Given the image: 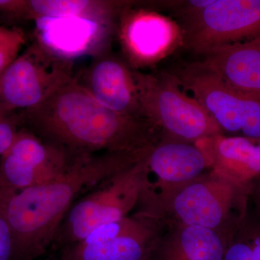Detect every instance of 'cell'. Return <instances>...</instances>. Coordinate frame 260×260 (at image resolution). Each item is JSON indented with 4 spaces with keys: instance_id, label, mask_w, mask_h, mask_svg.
<instances>
[{
    "instance_id": "9c48e42d",
    "label": "cell",
    "mask_w": 260,
    "mask_h": 260,
    "mask_svg": "<svg viewBox=\"0 0 260 260\" xmlns=\"http://www.w3.org/2000/svg\"><path fill=\"white\" fill-rule=\"evenodd\" d=\"M179 18L183 47L198 55L260 37V0H213Z\"/></svg>"
},
{
    "instance_id": "ac0fdd59",
    "label": "cell",
    "mask_w": 260,
    "mask_h": 260,
    "mask_svg": "<svg viewBox=\"0 0 260 260\" xmlns=\"http://www.w3.org/2000/svg\"><path fill=\"white\" fill-rule=\"evenodd\" d=\"M129 2L95 0H20L16 18L34 20L42 18L83 17L119 22Z\"/></svg>"
},
{
    "instance_id": "4fadbf2b",
    "label": "cell",
    "mask_w": 260,
    "mask_h": 260,
    "mask_svg": "<svg viewBox=\"0 0 260 260\" xmlns=\"http://www.w3.org/2000/svg\"><path fill=\"white\" fill-rule=\"evenodd\" d=\"M73 161L28 130H20L0 168L5 180L18 190L39 185L64 172Z\"/></svg>"
},
{
    "instance_id": "30bf717a",
    "label": "cell",
    "mask_w": 260,
    "mask_h": 260,
    "mask_svg": "<svg viewBox=\"0 0 260 260\" xmlns=\"http://www.w3.org/2000/svg\"><path fill=\"white\" fill-rule=\"evenodd\" d=\"M116 31L126 62L135 70L156 64L184 45L180 24L134 2L123 10Z\"/></svg>"
},
{
    "instance_id": "5b68a950",
    "label": "cell",
    "mask_w": 260,
    "mask_h": 260,
    "mask_svg": "<svg viewBox=\"0 0 260 260\" xmlns=\"http://www.w3.org/2000/svg\"><path fill=\"white\" fill-rule=\"evenodd\" d=\"M146 156L77 200L63 219L53 246L63 249L136 210L143 190Z\"/></svg>"
},
{
    "instance_id": "e0dca14e",
    "label": "cell",
    "mask_w": 260,
    "mask_h": 260,
    "mask_svg": "<svg viewBox=\"0 0 260 260\" xmlns=\"http://www.w3.org/2000/svg\"><path fill=\"white\" fill-rule=\"evenodd\" d=\"M211 160V171L241 184L260 177V140L219 134L195 142Z\"/></svg>"
},
{
    "instance_id": "277c9868",
    "label": "cell",
    "mask_w": 260,
    "mask_h": 260,
    "mask_svg": "<svg viewBox=\"0 0 260 260\" xmlns=\"http://www.w3.org/2000/svg\"><path fill=\"white\" fill-rule=\"evenodd\" d=\"M142 116L161 136L195 143L222 134L206 109L182 90L174 73L148 74L134 70Z\"/></svg>"
},
{
    "instance_id": "7c38bea8",
    "label": "cell",
    "mask_w": 260,
    "mask_h": 260,
    "mask_svg": "<svg viewBox=\"0 0 260 260\" xmlns=\"http://www.w3.org/2000/svg\"><path fill=\"white\" fill-rule=\"evenodd\" d=\"M36 22L37 42L65 60L104 52L118 22L83 17L42 18Z\"/></svg>"
},
{
    "instance_id": "cb8c5ba5",
    "label": "cell",
    "mask_w": 260,
    "mask_h": 260,
    "mask_svg": "<svg viewBox=\"0 0 260 260\" xmlns=\"http://www.w3.org/2000/svg\"><path fill=\"white\" fill-rule=\"evenodd\" d=\"M47 260H54V259H47Z\"/></svg>"
},
{
    "instance_id": "9a60e30c",
    "label": "cell",
    "mask_w": 260,
    "mask_h": 260,
    "mask_svg": "<svg viewBox=\"0 0 260 260\" xmlns=\"http://www.w3.org/2000/svg\"><path fill=\"white\" fill-rule=\"evenodd\" d=\"M201 62L233 88L260 101V37L215 48Z\"/></svg>"
},
{
    "instance_id": "603a6c76",
    "label": "cell",
    "mask_w": 260,
    "mask_h": 260,
    "mask_svg": "<svg viewBox=\"0 0 260 260\" xmlns=\"http://www.w3.org/2000/svg\"><path fill=\"white\" fill-rule=\"evenodd\" d=\"M249 200L254 204V211L260 215V177L249 183Z\"/></svg>"
},
{
    "instance_id": "52a82bcc",
    "label": "cell",
    "mask_w": 260,
    "mask_h": 260,
    "mask_svg": "<svg viewBox=\"0 0 260 260\" xmlns=\"http://www.w3.org/2000/svg\"><path fill=\"white\" fill-rule=\"evenodd\" d=\"M217 123L223 135L260 140V101L233 88L200 61L174 73Z\"/></svg>"
},
{
    "instance_id": "3957f363",
    "label": "cell",
    "mask_w": 260,
    "mask_h": 260,
    "mask_svg": "<svg viewBox=\"0 0 260 260\" xmlns=\"http://www.w3.org/2000/svg\"><path fill=\"white\" fill-rule=\"evenodd\" d=\"M249 184H241L213 171L158 197L142 207L167 223L198 225L229 239L245 217Z\"/></svg>"
},
{
    "instance_id": "8992f818",
    "label": "cell",
    "mask_w": 260,
    "mask_h": 260,
    "mask_svg": "<svg viewBox=\"0 0 260 260\" xmlns=\"http://www.w3.org/2000/svg\"><path fill=\"white\" fill-rule=\"evenodd\" d=\"M73 68L34 43L0 73V117L37 109L74 78Z\"/></svg>"
},
{
    "instance_id": "44dd1931",
    "label": "cell",
    "mask_w": 260,
    "mask_h": 260,
    "mask_svg": "<svg viewBox=\"0 0 260 260\" xmlns=\"http://www.w3.org/2000/svg\"><path fill=\"white\" fill-rule=\"evenodd\" d=\"M239 229L245 237L249 246V260H260V215L246 212Z\"/></svg>"
},
{
    "instance_id": "2e32d148",
    "label": "cell",
    "mask_w": 260,
    "mask_h": 260,
    "mask_svg": "<svg viewBox=\"0 0 260 260\" xmlns=\"http://www.w3.org/2000/svg\"><path fill=\"white\" fill-rule=\"evenodd\" d=\"M228 241L206 228L167 223L148 260H223Z\"/></svg>"
},
{
    "instance_id": "5bb4252c",
    "label": "cell",
    "mask_w": 260,
    "mask_h": 260,
    "mask_svg": "<svg viewBox=\"0 0 260 260\" xmlns=\"http://www.w3.org/2000/svg\"><path fill=\"white\" fill-rule=\"evenodd\" d=\"M80 83L107 109L143 118L134 70L126 61L105 51L98 54Z\"/></svg>"
},
{
    "instance_id": "6da1fadb",
    "label": "cell",
    "mask_w": 260,
    "mask_h": 260,
    "mask_svg": "<svg viewBox=\"0 0 260 260\" xmlns=\"http://www.w3.org/2000/svg\"><path fill=\"white\" fill-rule=\"evenodd\" d=\"M20 119L25 129L72 161L104 153L145 151L160 138L144 118L113 112L99 104L75 77Z\"/></svg>"
},
{
    "instance_id": "7402d4cb",
    "label": "cell",
    "mask_w": 260,
    "mask_h": 260,
    "mask_svg": "<svg viewBox=\"0 0 260 260\" xmlns=\"http://www.w3.org/2000/svg\"><path fill=\"white\" fill-rule=\"evenodd\" d=\"M18 123L13 118L0 117V158L9 151L18 133Z\"/></svg>"
},
{
    "instance_id": "ffe728a7",
    "label": "cell",
    "mask_w": 260,
    "mask_h": 260,
    "mask_svg": "<svg viewBox=\"0 0 260 260\" xmlns=\"http://www.w3.org/2000/svg\"><path fill=\"white\" fill-rule=\"evenodd\" d=\"M13 190L0 181V260H15L13 234L7 215V202Z\"/></svg>"
},
{
    "instance_id": "8fae6325",
    "label": "cell",
    "mask_w": 260,
    "mask_h": 260,
    "mask_svg": "<svg viewBox=\"0 0 260 260\" xmlns=\"http://www.w3.org/2000/svg\"><path fill=\"white\" fill-rule=\"evenodd\" d=\"M211 171V160L195 143L161 136L145 158L139 206Z\"/></svg>"
},
{
    "instance_id": "d6986e66",
    "label": "cell",
    "mask_w": 260,
    "mask_h": 260,
    "mask_svg": "<svg viewBox=\"0 0 260 260\" xmlns=\"http://www.w3.org/2000/svg\"><path fill=\"white\" fill-rule=\"evenodd\" d=\"M25 42L21 28L0 25V73L20 55Z\"/></svg>"
},
{
    "instance_id": "7a4b0ae2",
    "label": "cell",
    "mask_w": 260,
    "mask_h": 260,
    "mask_svg": "<svg viewBox=\"0 0 260 260\" xmlns=\"http://www.w3.org/2000/svg\"><path fill=\"white\" fill-rule=\"evenodd\" d=\"M148 153H104L78 159L54 179L12 192L6 209L15 260H37L45 254L77 200Z\"/></svg>"
},
{
    "instance_id": "ba28073f",
    "label": "cell",
    "mask_w": 260,
    "mask_h": 260,
    "mask_svg": "<svg viewBox=\"0 0 260 260\" xmlns=\"http://www.w3.org/2000/svg\"><path fill=\"white\" fill-rule=\"evenodd\" d=\"M166 225L157 215L137 209L61 249V260H148Z\"/></svg>"
}]
</instances>
